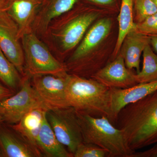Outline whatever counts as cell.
I'll list each match as a JSON object with an SVG mask.
<instances>
[{
	"label": "cell",
	"instance_id": "cell-5",
	"mask_svg": "<svg viewBox=\"0 0 157 157\" xmlns=\"http://www.w3.org/2000/svg\"><path fill=\"white\" fill-rule=\"evenodd\" d=\"M31 77L23 76L19 90L15 94L0 100V113L4 122L10 125L17 123L31 109L42 107L48 110L33 87Z\"/></svg>",
	"mask_w": 157,
	"mask_h": 157
},
{
	"label": "cell",
	"instance_id": "cell-27",
	"mask_svg": "<svg viewBox=\"0 0 157 157\" xmlns=\"http://www.w3.org/2000/svg\"><path fill=\"white\" fill-rule=\"evenodd\" d=\"M150 36V45L154 51L157 53V36Z\"/></svg>",
	"mask_w": 157,
	"mask_h": 157
},
{
	"label": "cell",
	"instance_id": "cell-23",
	"mask_svg": "<svg viewBox=\"0 0 157 157\" xmlns=\"http://www.w3.org/2000/svg\"><path fill=\"white\" fill-rule=\"evenodd\" d=\"M108 157L107 151L92 144L82 142L76 148L73 157Z\"/></svg>",
	"mask_w": 157,
	"mask_h": 157
},
{
	"label": "cell",
	"instance_id": "cell-18",
	"mask_svg": "<svg viewBox=\"0 0 157 157\" xmlns=\"http://www.w3.org/2000/svg\"><path fill=\"white\" fill-rule=\"evenodd\" d=\"M37 147L43 156L73 157L59 141L45 117L37 139Z\"/></svg>",
	"mask_w": 157,
	"mask_h": 157
},
{
	"label": "cell",
	"instance_id": "cell-17",
	"mask_svg": "<svg viewBox=\"0 0 157 157\" xmlns=\"http://www.w3.org/2000/svg\"><path fill=\"white\" fill-rule=\"evenodd\" d=\"M47 111L42 107L34 108L27 113L17 123L10 126L38 148L37 139Z\"/></svg>",
	"mask_w": 157,
	"mask_h": 157
},
{
	"label": "cell",
	"instance_id": "cell-2",
	"mask_svg": "<svg viewBox=\"0 0 157 157\" xmlns=\"http://www.w3.org/2000/svg\"><path fill=\"white\" fill-rule=\"evenodd\" d=\"M69 106L95 117H106L114 124L111 109V88L95 79L69 73L67 87Z\"/></svg>",
	"mask_w": 157,
	"mask_h": 157
},
{
	"label": "cell",
	"instance_id": "cell-19",
	"mask_svg": "<svg viewBox=\"0 0 157 157\" xmlns=\"http://www.w3.org/2000/svg\"><path fill=\"white\" fill-rule=\"evenodd\" d=\"M133 0H121L120 11L118 17V35L113 51V59L117 56L124 39L130 31L136 29V24L133 21Z\"/></svg>",
	"mask_w": 157,
	"mask_h": 157
},
{
	"label": "cell",
	"instance_id": "cell-10",
	"mask_svg": "<svg viewBox=\"0 0 157 157\" xmlns=\"http://www.w3.org/2000/svg\"><path fill=\"white\" fill-rule=\"evenodd\" d=\"M21 39L17 25L6 11L1 12L0 49L24 76L25 75V57Z\"/></svg>",
	"mask_w": 157,
	"mask_h": 157
},
{
	"label": "cell",
	"instance_id": "cell-28",
	"mask_svg": "<svg viewBox=\"0 0 157 157\" xmlns=\"http://www.w3.org/2000/svg\"><path fill=\"white\" fill-rule=\"evenodd\" d=\"M90 2L102 5H108L113 3V0H88Z\"/></svg>",
	"mask_w": 157,
	"mask_h": 157
},
{
	"label": "cell",
	"instance_id": "cell-31",
	"mask_svg": "<svg viewBox=\"0 0 157 157\" xmlns=\"http://www.w3.org/2000/svg\"><path fill=\"white\" fill-rule=\"evenodd\" d=\"M154 2L155 3V4L157 8V0H153Z\"/></svg>",
	"mask_w": 157,
	"mask_h": 157
},
{
	"label": "cell",
	"instance_id": "cell-12",
	"mask_svg": "<svg viewBox=\"0 0 157 157\" xmlns=\"http://www.w3.org/2000/svg\"><path fill=\"white\" fill-rule=\"evenodd\" d=\"M0 151L2 157H43L36 147L10 128L0 126Z\"/></svg>",
	"mask_w": 157,
	"mask_h": 157
},
{
	"label": "cell",
	"instance_id": "cell-16",
	"mask_svg": "<svg viewBox=\"0 0 157 157\" xmlns=\"http://www.w3.org/2000/svg\"><path fill=\"white\" fill-rule=\"evenodd\" d=\"M78 0H42L33 26L35 33H46L52 21L71 11Z\"/></svg>",
	"mask_w": 157,
	"mask_h": 157
},
{
	"label": "cell",
	"instance_id": "cell-29",
	"mask_svg": "<svg viewBox=\"0 0 157 157\" xmlns=\"http://www.w3.org/2000/svg\"><path fill=\"white\" fill-rule=\"evenodd\" d=\"M7 0H0V13L4 11Z\"/></svg>",
	"mask_w": 157,
	"mask_h": 157
},
{
	"label": "cell",
	"instance_id": "cell-24",
	"mask_svg": "<svg viewBox=\"0 0 157 157\" xmlns=\"http://www.w3.org/2000/svg\"><path fill=\"white\" fill-rule=\"evenodd\" d=\"M136 29L148 36H157V13L140 23H136Z\"/></svg>",
	"mask_w": 157,
	"mask_h": 157
},
{
	"label": "cell",
	"instance_id": "cell-14",
	"mask_svg": "<svg viewBox=\"0 0 157 157\" xmlns=\"http://www.w3.org/2000/svg\"><path fill=\"white\" fill-rule=\"evenodd\" d=\"M157 90V81L138 83L128 88H111V109L115 123L117 116L123 108Z\"/></svg>",
	"mask_w": 157,
	"mask_h": 157
},
{
	"label": "cell",
	"instance_id": "cell-4",
	"mask_svg": "<svg viewBox=\"0 0 157 157\" xmlns=\"http://www.w3.org/2000/svg\"><path fill=\"white\" fill-rule=\"evenodd\" d=\"M21 40L25 75L31 78L38 75H61L68 73L65 65L52 54L33 31L24 35Z\"/></svg>",
	"mask_w": 157,
	"mask_h": 157
},
{
	"label": "cell",
	"instance_id": "cell-8",
	"mask_svg": "<svg viewBox=\"0 0 157 157\" xmlns=\"http://www.w3.org/2000/svg\"><path fill=\"white\" fill-rule=\"evenodd\" d=\"M112 25L111 20H99L86 32L81 42L65 65L68 73L80 76L88 56L93 50L109 34Z\"/></svg>",
	"mask_w": 157,
	"mask_h": 157
},
{
	"label": "cell",
	"instance_id": "cell-1",
	"mask_svg": "<svg viewBox=\"0 0 157 157\" xmlns=\"http://www.w3.org/2000/svg\"><path fill=\"white\" fill-rule=\"evenodd\" d=\"M115 124L134 151L157 143V90L123 108Z\"/></svg>",
	"mask_w": 157,
	"mask_h": 157
},
{
	"label": "cell",
	"instance_id": "cell-26",
	"mask_svg": "<svg viewBox=\"0 0 157 157\" xmlns=\"http://www.w3.org/2000/svg\"><path fill=\"white\" fill-rule=\"evenodd\" d=\"M14 94V91L0 84V100L6 99Z\"/></svg>",
	"mask_w": 157,
	"mask_h": 157
},
{
	"label": "cell",
	"instance_id": "cell-32",
	"mask_svg": "<svg viewBox=\"0 0 157 157\" xmlns=\"http://www.w3.org/2000/svg\"><path fill=\"white\" fill-rule=\"evenodd\" d=\"M0 157H2V156H1V151H0Z\"/></svg>",
	"mask_w": 157,
	"mask_h": 157
},
{
	"label": "cell",
	"instance_id": "cell-25",
	"mask_svg": "<svg viewBox=\"0 0 157 157\" xmlns=\"http://www.w3.org/2000/svg\"><path fill=\"white\" fill-rule=\"evenodd\" d=\"M132 157H157V143L154 144L151 148L144 151H135Z\"/></svg>",
	"mask_w": 157,
	"mask_h": 157
},
{
	"label": "cell",
	"instance_id": "cell-15",
	"mask_svg": "<svg viewBox=\"0 0 157 157\" xmlns=\"http://www.w3.org/2000/svg\"><path fill=\"white\" fill-rule=\"evenodd\" d=\"M150 44V36L144 35L136 29L130 31L124 39L120 50L127 67L140 72V56L147 45Z\"/></svg>",
	"mask_w": 157,
	"mask_h": 157
},
{
	"label": "cell",
	"instance_id": "cell-21",
	"mask_svg": "<svg viewBox=\"0 0 157 157\" xmlns=\"http://www.w3.org/2000/svg\"><path fill=\"white\" fill-rule=\"evenodd\" d=\"M17 68L0 49V80L10 89L20 87L22 77Z\"/></svg>",
	"mask_w": 157,
	"mask_h": 157
},
{
	"label": "cell",
	"instance_id": "cell-9",
	"mask_svg": "<svg viewBox=\"0 0 157 157\" xmlns=\"http://www.w3.org/2000/svg\"><path fill=\"white\" fill-rule=\"evenodd\" d=\"M69 73L61 75L46 74L31 77L33 87L48 110L70 107L67 87Z\"/></svg>",
	"mask_w": 157,
	"mask_h": 157
},
{
	"label": "cell",
	"instance_id": "cell-7",
	"mask_svg": "<svg viewBox=\"0 0 157 157\" xmlns=\"http://www.w3.org/2000/svg\"><path fill=\"white\" fill-rule=\"evenodd\" d=\"M98 16L94 12H82L67 20L57 19L48 29L59 46L67 52L75 48Z\"/></svg>",
	"mask_w": 157,
	"mask_h": 157
},
{
	"label": "cell",
	"instance_id": "cell-3",
	"mask_svg": "<svg viewBox=\"0 0 157 157\" xmlns=\"http://www.w3.org/2000/svg\"><path fill=\"white\" fill-rule=\"evenodd\" d=\"M77 112L83 142L92 144L107 151L108 157H132L124 132L113 125L106 117H95Z\"/></svg>",
	"mask_w": 157,
	"mask_h": 157
},
{
	"label": "cell",
	"instance_id": "cell-13",
	"mask_svg": "<svg viewBox=\"0 0 157 157\" xmlns=\"http://www.w3.org/2000/svg\"><path fill=\"white\" fill-rule=\"evenodd\" d=\"M42 0H7L4 11L18 27L20 38L33 31Z\"/></svg>",
	"mask_w": 157,
	"mask_h": 157
},
{
	"label": "cell",
	"instance_id": "cell-11",
	"mask_svg": "<svg viewBox=\"0 0 157 157\" xmlns=\"http://www.w3.org/2000/svg\"><path fill=\"white\" fill-rule=\"evenodd\" d=\"M136 74L127 67L123 57L118 54L91 78L110 88H128L138 84Z\"/></svg>",
	"mask_w": 157,
	"mask_h": 157
},
{
	"label": "cell",
	"instance_id": "cell-22",
	"mask_svg": "<svg viewBox=\"0 0 157 157\" xmlns=\"http://www.w3.org/2000/svg\"><path fill=\"white\" fill-rule=\"evenodd\" d=\"M135 10L137 24L157 13V8L153 0H135Z\"/></svg>",
	"mask_w": 157,
	"mask_h": 157
},
{
	"label": "cell",
	"instance_id": "cell-30",
	"mask_svg": "<svg viewBox=\"0 0 157 157\" xmlns=\"http://www.w3.org/2000/svg\"><path fill=\"white\" fill-rule=\"evenodd\" d=\"M3 122H4V118L0 113V126L2 124Z\"/></svg>",
	"mask_w": 157,
	"mask_h": 157
},
{
	"label": "cell",
	"instance_id": "cell-20",
	"mask_svg": "<svg viewBox=\"0 0 157 157\" xmlns=\"http://www.w3.org/2000/svg\"><path fill=\"white\" fill-rule=\"evenodd\" d=\"M143 65L139 73L135 75L137 83L157 81V54L147 45L143 52Z\"/></svg>",
	"mask_w": 157,
	"mask_h": 157
},
{
	"label": "cell",
	"instance_id": "cell-6",
	"mask_svg": "<svg viewBox=\"0 0 157 157\" xmlns=\"http://www.w3.org/2000/svg\"><path fill=\"white\" fill-rule=\"evenodd\" d=\"M46 119L59 141L73 155L83 142L77 112L73 107L48 110Z\"/></svg>",
	"mask_w": 157,
	"mask_h": 157
}]
</instances>
